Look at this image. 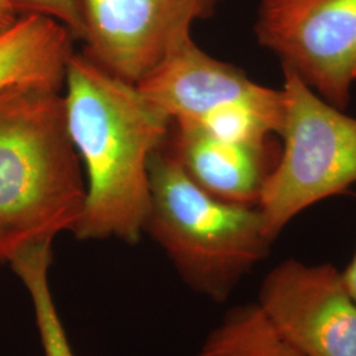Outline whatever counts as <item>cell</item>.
<instances>
[{
	"instance_id": "7c38bea8",
	"label": "cell",
	"mask_w": 356,
	"mask_h": 356,
	"mask_svg": "<svg viewBox=\"0 0 356 356\" xmlns=\"http://www.w3.org/2000/svg\"><path fill=\"white\" fill-rule=\"evenodd\" d=\"M194 356H302L272 329L256 302L234 306Z\"/></svg>"
},
{
	"instance_id": "5b68a950",
	"label": "cell",
	"mask_w": 356,
	"mask_h": 356,
	"mask_svg": "<svg viewBox=\"0 0 356 356\" xmlns=\"http://www.w3.org/2000/svg\"><path fill=\"white\" fill-rule=\"evenodd\" d=\"M254 33L321 98L342 108L356 81V0H261Z\"/></svg>"
},
{
	"instance_id": "52a82bcc",
	"label": "cell",
	"mask_w": 356,
	"mask_h": 356,
	"mask_svg": "<svg viewBox=\"0 0 356 356\" xmlns=\"http://www.w3.org/2000/svg\"><path fill=\"white\" fill-rule=\"evenodd\" d=\"M256 305L302 356H356V302L332 264L281 261L260 285Z\"/></svg>"
},
{
	"instance_id": "30bf717a",
	"label": "cell",
	"mask_w": 356,
	"mask_h": 356,
	"mask_svg": "<svg viewBox=\"0 0 356 356\" xmlns=\"http://www.w3.org/2000/svg\"><path fill=\"white\" fill-rule=\"evenodd\" d=\"M73 36L42 15H24L0 36V94L15 86L63 90Z\"/></svg>"
},
{
	"instance_id": "3957f363",
	"label": "cell",
	"mask_w": 356,
	"mask_h": 356,
	"mask_svg": "<svg viewBox=\"0 0 356 356\" xmlns=\"http://www.w3.org/2000/svg\"><path fill=\"white\" fill-rule=\"evenodd\" d=\"M149 177L145 232L191 291L226 302L275 243L259 207L226 202L204 191L164 145L151 157Z\"/></svg>"
},
{
	"instance_id": "ba28073f",
	"label": "cell",
	"mask_w": 356,
	"mask_h": 356,
	"mask_svg": "<svg viewBox=\"0 0 356 356\" xmlns=\"http://www.w3.org/2000/svg\"><path fill=\"white\" fill-rule=\"evenodd\" d=\"M138 88L173 123H191L231 103L257 107L282 119V92L257 85L241 69L222 63L188 40Z\"/></svg>"
},
{
	"instance_id": "8992f818",
	"label": "cell",
	"mask_w": 356,
	"mask_h": 356,
	"mask_svg": "<svg viewBox=\"0 0 356 356\" xmlns=\"http://www.w3.org/2000/svg\"><path fill=\"white\" fill-rule=\"evenodd\" d=\"M218 0H79L85 54L138 85L191 40Z\"/></svg>"
},
{
	"instance_id": "9c48e42d",
	"label": "cell",
	"mask_w": 356,
	"mask_h": 356,
	"mask_svg": "<svg viewBox=\"0 0 356 356\" xmlns=\"http://www.w3.org/2000/svg\"><path fill=\"white\" fill-rule=\"evenodd\" d=\"M164 147L204 191L231 204L257 206L281 147L276 141L238 144L219 140L172 122Z\"/></svg>"
},
{
	"instance_id": "5bb4252c",
	"label": "cell",
	"mask_w": 356,
	"mask_h": 356,
	"mask_svg": "<svg viewBox=\"0 0 356 356\" xmlns=\"http://www.w3.org/2000/svg\"><path fill=\"white\" fill-rule=\"evenodd\" d=\"M19 17L8 0H0V36L15 26Z\"/></svg>"
},
{
	"instance_id": "4fadbf2b",
	"label": "cell",
	"mask_w": 356,
	"mask_h": 356,
	"mask_svg": "<svg viewBox=\"0 0 356 356\" xmlns=\"http://www.w3.org/2000/svg\"><path fill=\"white\" fill-rule=\"evenodd\" d=\"M19 16L42 15L58 22L73 38L83 40V20L79 0H8Z\"/></svg>"
},
{
	"instance_id": "9a60e30c",
	"label": "cell",
	"mask_w": 356,
	"mask_h": 356,
	"mask_svg": "<svg viewBox=\"0 0 356 356\" xmlns=\"http://www.w3.org/2000/svg\"><path fill=\"white\" fill-rule=\"evenodd\" d=\"M342 276H343L344 284L347 291L351 294V297L355 300L356 302V250L355 254L353 256L351 261L348 263V266L342 270Z\"/></svg>"
},
{
	"instance_id": "8fae6325",
	"label": "cell",
	"mask_w": 356,
	"mask_h": 356,
	"mask_svg": "<svg viewBox=\"0 0 356 356\" xmlns=\"http://www.w3.org/2000/svg\"><path fill=\"white\" fill-rule=\"evenodd\" d=\"M53 242L33 244L8 263L29 294L44 356H74L51 289Z\"/></svg>"
},
{
	"instance_id": "277c9868",
	"label": "cell",
	"mask_w": 356,
	"mask_h": 356,
	"mask_svg": "<svg viewBox=\"0 0 356 356\" xmlns=\"http://www.w3.org/2000/svg\"><path fill=\"white\" fill-rule=\"evenodd\" d=\"M282 73V145L257 204L273 242L307 207L356 184V118L321 98L291 69Z\"/></svg>"
},
{
	"instance_id": "7a4b0ae2",
	"label": "cell",
	"mask_w": 356,
	"mask_h": 356,
	"mask_svg": "<svg viewBox=\"0 0 356 356\" xmlns=\"http://www.w3.org/2000/svg\"><path fill=\"white\" fill-rule=\"evenodd\" d=\"M60 90L22 85L0 94V264L73 232L86 182Z\"/></svg>"
},
{
	"instance_id": "6da1fadb",
	"label": "cell",
	"mask_w": 356,
	"mask_h": 356,
	"mask_svg": "<svg viewBox=\"0 0 356 356\" xmlns=\"http://www.w3.org/2000/svg\"><path fill=\"white\" fill-rule=\"evenodd\" d=\"M67 132L85 170L78 241L140 242L151 206L149 161L172 119L138 85L73 53L65 76Z\"/></svg>"
}]
</instances>
